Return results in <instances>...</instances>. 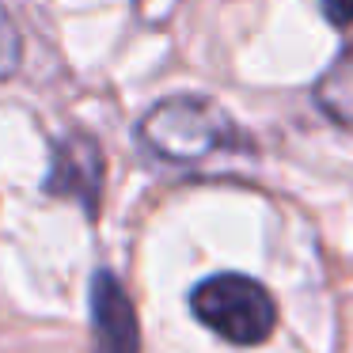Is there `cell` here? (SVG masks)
<instances>
[{"mask_svg":"<svg viewBox=\"0 0 353 353\" xmlns=\"http://www.w3.org/2000/svg\"><path fill=\"white\" fill-rule=\"evenodd\" d=\"M137 141L156 160L175 163V168H194L213 156H232L251 148L221 103L190 92L156 103L137 122Z\"/></svg>","mask_w":353,"mask_h":353,"instance_id":"6da1fadb","label":"cell"},{"mask_svg":"<svg viewBox=\"0 0 353 353\" xmlns=\"http://www.w3.org/2000/svg\"><path fill=\"white\" fill-rule=\"evenodd\" d=\"M190 312L201 327L232 345H262L277 327V304L262 281L247 274H213L194 285Z\"/></svg>","mask_w":353,"mask_h":353,"instance_id":"7a4b0ae2","label":"cell"},{"mask_svg":"<svg viewBox=\"0 0 353 353\" xmlns=\"http://www.w3.org/2000/svg\"><path fill=\"white\" fill-rule=\"evenodd\" d=\"M103 175H107V163H103L99 141L88 130H72L54 145L50 175L42 183V190L50 198L77 201L88 221H95L99 216V201H103Z\"/></svg>","mask_w":353,"mask_h":353,"instance_id":"3957f363","label":"cell"},{"mask_svg":"<svg viewBox=\"0 0 353 353\" xmlns=\"http://www.w3.org/2000/svg\"><path fill=\"white\" fill-rule=\"evenodd\" d=\"M92 334L95 353H141V323L125 285L114 270H95L92 274Z\"/></svg>","mask_w":353,"mask_h":353,"instance_id":"277c9868","label":"cell"},{"mask_svg":"<svg viewBox=\"0 0 353 353\" xmlns=\"http://www.w3.org/2000/svg\"><path fill=\"white\" fill-rule=\"evenodd\" d=\"M312 99L334 125L353 130V39L338 50V57L323 69V77L315 80Z\"/></svg>","mask_w":353,"mask_h":353,"instance_id":"5b68a950","label":"cell"},{"mask_svg":"<svg viewBox=\"0 0 353 353\" xmlns=\"http://www.w3.org/2000/svg\"><path fill=\"white\" fill-rule=\"evenodd\" d=\"M19 57H23V39H19L16 23H12L8 8L0 4V80H8L19 69Z\"/></svg>","mask_w":353,"mask_h":353,"instance_id":"8992f818","label":"cell"},{"mask_svg":"<svg viewBox=\"0 0 353 353\" xmlns=\"http://www.w3.org/2000/svg\"><path fill=\"white\" fill-rule=\"evenodd\" d=\"M323 16L334 27H353V0H323Z\"/></svg>","mask_w":353,"mask_h":353,"instance_id":"52a82bcc","label":"cell"}]
</instances>
